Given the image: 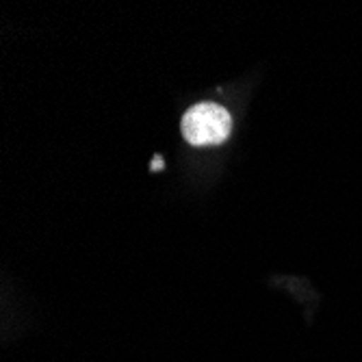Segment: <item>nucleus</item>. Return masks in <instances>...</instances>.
I'll use <instances>...</instances> for the list:
<instances>
[{
	"instance_id": "nucleus-1",
	"label": "nucleus",
	"mask_w": 362,
	"mask_h": 362,
	"mask_svg": "<svg viewBox=\"0 0 362 362\" xmlns=\"http://www.w3.org/2000/svg\"><path fill=\"white\" fill-rule=\"evenodd\" d=\"M230 130V113L215 103L195 105L182 117V137L191 146H217L228 139Z\"/></svg>"
}]
</instances>
